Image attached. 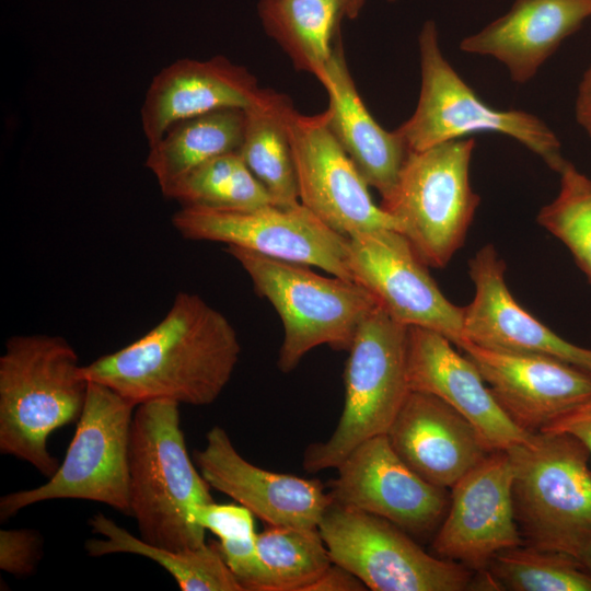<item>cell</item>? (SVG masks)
<instances>
[{"label":"cell","instance_id":"obj_1","mask_svg":"<svg viewBox=\"0 0 591 591\" xmlns=\"http://www.w3.org/2000/svg\"><path fill=\"white\" fill-rule=\"evenodd\" d=\"M240 354L229 320L198 294L178 292L143 336L82 366L81 372L136 406L157 399L206 406L223 392Z\"/></svg>","mask_w":591,"mask_h":591},{"label":"cell","instance_id":"obj_2","mask_svg":"<svg viewBox=\"0 0 591 591\" xmlns=\"http://www.w3.org/2000/svg\"><path fill=\"white\" fill-rule=\"evenodd\" d=\"M73 347L60 336L9 338L0 357V452L23 460L50 477L58 461L50 434L78 422L89 381Z\"/></svg>","mask_w":591,"mask_h":591},{"label":"cell","instance_id":"obj_3","mask_svg":"<svg viewBox=\"0 0 591 591\" xmlns=\"http://www.w3.org/2000/svg\"><path fill=\"white\" fill-rule=\"evenodd\" d=\"M128 465L130 517L139 537L172 551L204 545L206 531L192 521V512L213 499L187 452L179 404L157 399L136 406Z\"/></svg>","mask_w":591,"mask_h":591},{"label":"cell","instance_id":"obj_4","mask_svg":"<svg viewBox=\"0 0 591 591\" xmlns=\"http://www.w3.org/2000/svg\"><path fill=\"white\" fill-rule=\"evenodd\" d=\"M248 275L256 293L278 313L283 339L277 366L288 373L321 345L348 351L362 321L380 305L364 286L309 266L280 260L237 246L224 250Z\"/></svg>","mask_w":591,"mask_h":591},{"label":"cell","instance_id":"obj_5","mask_svg":"<svg viewBox=\"0 0 591 591\" xmlns=\"http://www.w3.org/2000/svg\"><path fill=\"white\" fill-rule=\"evenodd\" d=\"M507 452L513 466V508L523 543L578 558L591 538L587 448L569 433L540 431Z\"/></svg>","mask_w":591,"mask_h":591},{"label":"cell","instance_id":"obj_6","mask_svg":"<svg viewBox=\"0 0 591 591\" xmlns=\"http://www.w3.org/2000/svg\"><path fill=\"white\" fill-rule=\"evenodd\" d=\"M418 48V103L413 115L395 129L408 151H421L476 132H498L519 141L558 173L567 160L555 132L531 113L486 104L443 57L434 21L424 22Z\"/></svg>","mask_w":591,"mask_h":591},{"label":"cell","instance_id":"obj_7","mask_svg":"<svg viewBox=\"0 0 591 591\" xmlns=\"http://www.w3.org/2000/svg\"><path fill=\"white\" fill-rule=\"evenodd\" d=\"M408 327L379 305L360 324L348 350L341 416L332 436L306 448L309 473L336 468L361 442L385 434L409 393Z\"/></svg>","mask_w":591,"mask_h":591},{"label":"cell","instance_id":"obj_8","mask_svg":"<svg viewBox=\"0 0 591 591\" xmlns=\"http://www.w3.org/2000/svg\"><path fill=\"white\" fill-rule=\"evenodd\" d=\"M475 146L463 138L408 151L393 193L380 205L427 266L444 267L464 244L480 201L470 183Z\"/></svg>","mask_w":591,"mask_h":591},{"label":"cell","instance_id":"obj_9","mask_svg":"<svg viewBox=\"0 0 591 591\" xmlns=\"http://www.w3.org/2000/svg\"><path fill=\"white\" fill-rule=\"evenodd\" d=\"M136 405L112 389L89 382L76 433L58 470L35 488L0 499V519L47 500L81 499L130 517L128 451Z\"/></svg>","mask_w":591,"mask_h":591},{"label":"cell","instance_id":"obj_10","mask_svg":"<svg viewBox=\"0 0 591 591\" xmlns=\"http://www.w3.org/2000/svg\"><path fill=\"white\" fill-rule=\"evenodd\" d=\"M318 531L331 559L373 591H462L473 571L424 551L404 530L378 515L332 502Z\"/></svg>","mask_w":591,"mask_h":591},{"label":"cell","instance_id":"obj_11","mask_svg":"<svg viewBox=\"0 0 591 591\" xmlns=\"http://www.w3.org/2000/svg\"><path fill=\"white\" fill-rule=\"evenodd\" d=\"M172 224L187 240L224 243L355 281L349 237L329 228L301 202L248 210L182 207L173 215Z\"/></svg>","mask_w":591,"mask_h":591},{"label":"cell","instance_id":"obj_12","mask_svg":"<svg viewBox=\"0 0 591 591\" xmlns=\"http://www.w3.org/2000/svg\"><path fill=\"white\" fill-rule=\"evenodd\" d=\"M287 126L304 207L348 237L379 229L402 232L398 220L372 200L368 183L328 127L327 109L303 115L293 106Z\"/></svg>","mask_w":591,"mask_h":591},{"label":"cell","instance_id":"obj_13","mask_svg":"<svg viewBox=\"0 0 591 591\" xmlns=\"http://www.w3.org/2000/svg\"><path fill=\"white\" fill-rule=\"evenodd\" d=\"M349 265L355 281L392 318L437 332L457 347L464 343V308L447 299L402 232L379 229L349 236Z\"/></svg>","mask_w":591,"mask_h":591},{"label":"cell","instance_id":"obj_14","mask_svg":"<svg viewBox=\"0 0 591 591\" xmlns=\"http://www.w3.org/2000/svg\"><path fill=\"white\" fill-rule=\"evenodd\" d=\"M336 470L328 490L334 503L383 518L409 535L431 533L447 513V489L408 467L386 434L361 442Z\"/></svg>","mask_w":591,"mask_h":591},{"label":"cell","instance_id":"obj_15","mask_svg":"<svg viewBox=\"0 0 591 591\" xmlns=\"http://www.w3.org/2000/svg\"><path fill=\"white\" fill-rule=\"evenodd\" d=\"M512 483L508 452H489L451 487L449 509L432 541V554L480 572L496 554L523 543Z\"/></svg>","mask_w":591,"mask_h":591},{"label":"cell","instance_id":"obj_16","mask_svg":"<svg viewBox=\"0 0 591 591\" xmlns=\"http://www.w3.org/2000/svg\"><path fill=\"white\" fill-rule=\"evenodd\" d=\"M476 366L507 416L536 433L591 396V372L564 360L529 352L460 347Z\"/></svg>","mask_w":591,"mask_h":591},{"label":"cell","instance_id":"obj_17","mask_svg":"<svg viewBox=\"0 0 591 591\" xmlns=\"http://www.w3.org/2000/svg\"><path fill=\"white\" fill-rule=\"evenodd\" d=\"M194 462L207 484L267 525L318 526L333 500L317 479L260 468L245 460L228 432L213 426Z\"/></svg>","mask_w":591,"mask_h":591},{"label":"cell","instance_id":"obj_18","mask_svg":"<svg viewBox=\"0 0 591 591\" xmlns=\"http://www.w3.org/2000/svg\"><path fill=\"white\" fill-rule=\"evenodd\" d=\"M453 345L437 332L408 327L409 390L432 394L453 407L476 428L489 451H507L528 440L532 433L507 416L474 362Z\"/></svg>","mask_w":591,"mask_h":591},{"label":"cell","instance_id":"obj_19","mask_svg":"<svg viewBox=\"0 0 591 591\" xmlns=\"http://www.w3.org/2000/svg\"><path fill=\"white\" fill-rule=\"evenodd\" d=\"M468 273L475 294L464 306V343L546 355L591 372V349L558 336L513 298L505 279L506 264L494 245H485L470 259Z\"/></svg>","mask_w":591,"mask_h":591},{"label":"cell","instance_id":"obj_20","mask_svg":"<svg viewBox=\"0 0 591 591\" xmlns=\"http://www.w3.org/2000/svg\"><path fill=\"white\" fill-rule=\"evenodd\" d=\"M385 434L408 467L444 489L491 452L464 416L439 397L419 391H409Z\"/></svg>","mask_w":591,"mask_h":591},{"label":"cell","instance_id":"obj_21","mask_svg":"<svg viewBox=\"0 0 591 591\" xmlns=\"http://www.w3.org/2000/svg\"><path fill=\"white\" fill-rule=\"evenodd\" d=\"M264 89L245 67L224 56L177 59L152 79L140 109L148 146L175 123L220 108H247Z\"/></svg>","mask_w":591,"mask_h":591},{"label":"cell","instance_id":"obj_22","mask_svg":"<svg viewBox=\"0 0 591 591\" xmlns=\"http://www.w3.org/2000/svg\"><path fill=\"white\" fill-rule=\"evenodd\" d=\"M589 18L591 0H514L507 13L463 38L460 49L494 57L524 84Z\"/></svg>","mask_w":591,"mask_h":591},{"label":"cell","instance_id":"obj_23","mask_svg":"<svg viewBox=\"0 0 591 591\" xmlns=\"http://www.w3.org/2000/svg\"><path fill=\"white\" fill-rule=\"evenodd\" d=\"M328 94V127L369 186L382 200L393 193L408 149L394 131L382 128L362 102L349 72L341 35L323 85Z\"/></svg>","mask_w":591,"mask_h":591},{"label":"cell","instance_id":"obj_24","mask_svg":"<svg viewBox=\"0 0 591 591\" xmlns=\"http://www.w3.org/2000/svg\"><path fill=\"white\" fill-rule=\"evenodd\" d=\"M265 33L286 53L293 67L324 85L344 19L335 0H258Z\"/></svg>","mask_w":591,"mask_h":591},{"label":"cell","instance_id":"obj_25","mask_svg":"<svg viewBox=\"0 0 591 591\" xmlns=\"http://www.w3.org/2000/svg\"><path fill=\"white\" fill-rule=\"evenodd\" d=\"M245 121V109L228 107L173 124L149 147L144 162L161 193L200 164L225 153L239 152Z\"/></svg>","mask_w":591,"mask_h":591},{"label":"cell","instance_id":"obj_26","mask_svg":"<svg viewBox=\"0 0 591 591\" xmlns=\"http://www.w3.org/2000/svg\"><path fill=\"white\" fill-rule=\"evenodd\" d=\"M292 107L288 95L264 89L260 97L245 108L244 138L239 151L278 206L300 202L287 126Z\"/></svg>","mask_w":591,"mask_h":591},{"label":"cell","instance_id":"obj_27","mask_svg":"<svg viewBox=\"0 0 591 591\" xmlns=\"http://www.w3.org/2000/svg\"><path fill=\"white\" fill-rule=\"evenodd\" d=\"M89 524L94 533L103 536L85 542L90 556L127 553L148 557L162 566L182 591H244L217 544L172 551L148 544L103 513L92 515Z\"/></svg>","mask_w":591,"mask_h":591},{"label":"cell","instance_id":"obj_28","mask_svg":"<svg viewBox=\"0 0 591 591\" xmlns=\"http://www.w3.org/2000/svg\"><path fill=\"white\" fill-rule=\"evenodd\" d=\"M162 194L182 207L248 210L275 205L239 152L225 153L200 164Z\"/></svg>","mask_w":591,"mask_h":591},{"label":"cell","instance_id":"obj_29","mask_svg":"<svg viewBox=\"0 0 591 591\" xmlns=\"http://www.w3.org/2000/svg\"><path fill=\"white\" fill-rule=\"evenodd\" d=\"M264 591H306L331 565L317 526L268 525L256 535Z\"/></svg>","mask_w":591,"mask_h":591},{"label":"cell","instance_id":"obj_30","mask_svg":"<svg viewBox=\"0 0 591 591\" xmlns=\"http://www.w3.org/2000/svg\"><path fill=\"white\" fill-rule=\"evenodd\" d=\"M486 570L498 590L591 591V573L576 556L525 543L496 554Z\"/></svg>","mask_w":591,"mask_h":591},{"label":"cell","instance_id":"obj_31","mask_svg":"<svg viewBox=\"0 0 591 591\" xmlns=\"http://www.w3.org/2000/svg\"><path fill=\"white\" fill-rule=\"evenodd\" d=\"M558 174L559 192L537 222L569 250L591 283V178L568 161Z\"/></svg>","mask_w":591,"mask_h":591},{"label":"cell","instance_id":"obj_32","mask_svg":"<svg viewBox=\"0 0 591 591\" xmlns=\"http://www.w3.org/2000/svg\"><path fill=\"white\" fill-rule=\"evenodd\" d=\"M254 514L244 506L235 503L199 505L192 512V521L210 531L219 540H239L256 536Z\"/></svg>","mask_w":591,"mask_h":591},{"label":"cell","instance_id":"obj_33","mask_svg":"<svg viewBox=\"0 0 591 591\" xmlns=\"http://www.w3.org/2000/svg\"><path fill=\"white\" fill-rule=\"evenodd\" d=\"M43 554L42 535L33 529L0 531V569L16 577L32 575Z\"/></svg>","mask_w":591,"mask_h":591},{"label":"cell","instance_id":"obj_34","mask_svg":"<svg viewBox=\"0 0 591 591\" xmlns=\"http://www.w3.org/2000/svg\"><path fill=\"white\" fill-rule=\"evenodd\" d=\"M219 541L217 546L244 591H264L266 573L257 552L256 536Z\"/></svg>","mask_w":591,"mask_h":591},{"label":"cell","instance_id":"obj_35","mask_svg":"<svg viewBox=\"0 0 591 591\" xmlns=\"http://www.w3.org/2000/svg\"><path fill=\"white\" fill-rule=\"evenodd\" d=\"M542 431L566 432L580 440L591 459V396Z\"/></svg>","mask_w":591,"mask_h":591},{"label":"cell","instance_id":"obj_36","mask_svg":"<svg viewBox=\"0 0 591 591\" xmlns=\"http://www.w3.org/2000/svg\"><path fill=\"white\" fill-rule=\"evenodd\" d=\"M363 590H367V587L356 575L334 563L306 588V591Z\"/></svg>","mask_w":591,"mask_h":591},{"label":"cell","instance_id":"obj_37","mask_svg":"<svg viewBox=\"0 0 591 591\" xmlns=\"http://www.w3.org/2000/svg\"><path fill=\"white\" fill-rule=\"evenodd\" d=\"M576 118L591 138V65L583 73L578 86Z\"/></svg>","mask_w":591,"mask_h":591},{"label":"cell","instance_id":"obj_38","mask_svg":"<svg viewBox=\"0 0 591 591\" xmlns=\"http://www.w3.org/2000/svg\"><path fill=\"white\" fill-rule=\"evenodd\" d=\"M344 19L355 20L361 13L367 0H335Z\"/></svg>","mask_w":591,"mask_h":591},{"label":"cell","instance_id":"obj_39","mask_svg":"<svg viewBox=\"0 0 591 591\" xmlns=\"http://www.w3.org/2000/svg\"><path fill=\"white\" fill-rule=\"evenodd\" d=\"M578 558L591 573V538L582 547Z\"/></svg>","mask_w":591,"mask_h":591},{"label":"cell","instance_id":"obj_40","mask_svg":"<svg viewBox=\"0 0 591 591\" xmlns=\"http://www.w3.org/2000/svg\"><path fill=\"white\" fill-rule=\"evenodd\" d=\"M389 3H395L397 2L398 0H386Z\"/></svg>","mask_w":591,"mask_h":591}]
</instances>
